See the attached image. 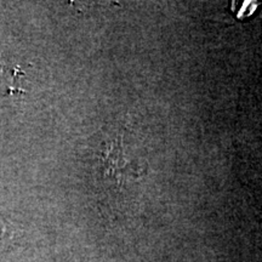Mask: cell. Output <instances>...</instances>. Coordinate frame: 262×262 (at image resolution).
<instances>
[{
	"label": "cell",
	"instance_id": "1",
	"mask_svg": "<svg viewBox=\"0 0 262 262\" xmlns=\"http://www.w3.org/2000/svg\"><path fill=\"white\" fill-rule=\"evenodd\" d=\"M98 166L102 178L118 187L129 182L134 176L139 175V172L134 170L133 159L127 155L124 137L119 134L104 141L101 148Z\"/></svg>",
	"mask_w": 262,
	"mask_h": 262
},
{
	"label": "cell",
	"instance_id": "2",
	"mask_svg": "<svg viewBox=\"0 0 262 262\" xmlns=\"http://www.w3.org/2000/svg\"><path fill=\"white\" fill-rule=\"evenodd\" d=\"M21 231L11 222L0 221V254L3 251L8 250V249L14 245L16 241H18Z\"/></svg>",
	"mask_w": 262,
	"mask_h": 262
}]
</instances>
